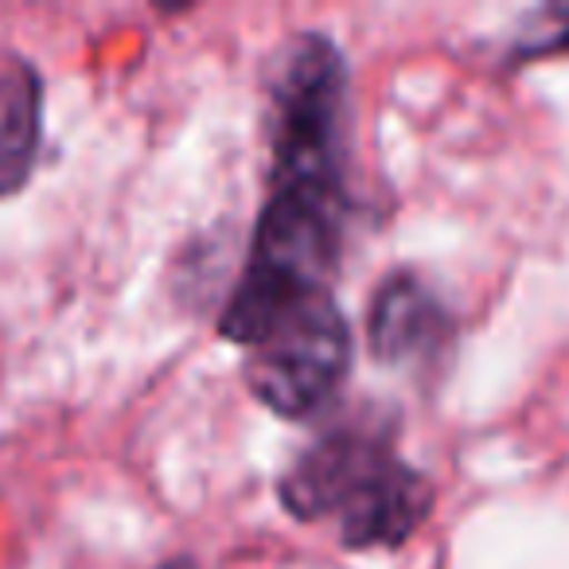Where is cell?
Masks as SVG:
<instances>
[{
	"mask_svg": "<svg viewBox=\"0 0 569 569\" xmlns=\"http://www.w3.org/2000/svg\"><path fill=\"white\" fill-rule=\"evenodd\" d=\"M281 499L297 519H336L343 542L363 550L410 538L433 496L379 437L332 433L289 468Z\"/></svg>",
	"mask_w": 569,
	"mask_h": 569,
	"instance_id": "7a4b0ae2",
	"label": "cell"
},
{
	"mask_svg": "<svg viewBox=\"0 0 569 569\" xmlns=\"http://www.w3.org/2000/svg\"><path fill=\"white\" fill-rule=\"evenodd\" d=\"M40 79L20 59H0V196L32 176L40 149Z\"/></svg>",
	"mask_w": 569,
	"mask_h": 569,
	"instance_id": "5b68a950",
	"label": "cell"
},
{
	"mask_svg": "<svg viewBox=\"0 0 569 569\" xmlns=\"http://www.w3.org/2000/svg\"><path fill=\"white\" fill-rule=\"evenodd\" d=\"M343 227L340 172H273V191L253 230L246 273L222 317V336L250 348L284 309L328 289Z\"/></svg>",
	"mask_w": 569,
	"mask_h": 569,
	"instance_id": "6da1fadb",
	"label": "cell"
},
{
	"mask_svg": "<svg viewBox=\"0 0 569 569\" xmlns=\"http://www.w3.org/2000/svg\"><path fill=\"white\" fill-rule=\"evenodd\" d=\"M164 569H196V566H191V561H183V558H180V561H168Z\"/></svg>",
	"mask_w": 569,
	"mask_h": 569,
	"instance_id": "8992f818",
	"label": "cell"
},
{
	"mask_svg": "<svg viewBox=\"0 0 569 569\" xmlns=\"http://www.w3.org/2000/svg\"><path fill=\"white\" fill-rule=\"evenodd\" d=\"M351 367V336L332 293L284 309L250 343L246 382L281 418H309L340 390Z\"/></svg>",
	"mask_w": 569,
	"mask_h": 569,
	"instance_id": "3957f363",
	"label": "cell"
},
{
	"mask_svg": "<svg viewBox=\"0 0 569 569\" xmlns=\"http://www.w3.org/2000/svg\"><path fill=\"white\" fill-rule=\"evenodd\" d=\"M449 336V320L437 297L413 277H390L375 297L371 343L382 363H421Z\"/></svg>",
	"mask_w": 569,
	"mask_h": 569,
	"instance_id": "277c9868",
	"label": "cell"
}]
</instances>
